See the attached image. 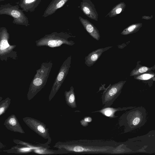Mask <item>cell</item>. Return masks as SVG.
Wrapping results in <instances>:
<instances>
[{
  "mask_svg": "<svg viewBox=\"0 0 155 155\" xmlns=\"http://www.w3.org/2000/svg\"><path fill=\"white\" fill-rule=\"evenodd\" d=\"M33 152L40 154H66L65 152L63 150L58 149V150L50 149L49 148H43L33 150Z\"/></svg>",
  "mask_w": 155,
  "mask_h": 155,
  "instance_id": "cell-19",
  "label": "cell"
},
{
  "mask_svg": "<svg viewBox=\"0 0 155 155\" xmlns=\"http://www.w3.org/2000/svg\"><path fill=\"white\" fill-rule=\"evenodd\" d=\"M4 125L6 128L11 131L21 134H25V132L14 114L9 116L5 120Z\"/></svg>",
  "mask_w": 155,
  "mask_h": 155,
  "instance_id": "cell-10",
  "label": "cell"
},
{
  "mask_svg": "<svg viewBox=\"0 0 155 155\" xmlns=\"http://www.w3.org/2000/svg\"><path fill=\"white\" fill-rule=\"evenodd\" d=\"M126 81H121L110 85L103 92L101 96L103 107H110L121 93Z\"/></svg>",
  "mask_w": 155,
  "mask_h": 155,
  "instance_id": "cell-7",
  "label": "cell"
},
{
  "mask_svg": "<svg viewBox=\"0 0 155 155\" xmlns=\"http://www.w3.org/2000/svg\"><path fill=\"white\" fill-rule=\"evenodd\" d=\"M154 75L150 74H144L137 77L136 79L141 80H147L152 78Z\"/></svg>",
  "mask_w": 155,
  "mask_h": 155,
  "instance_id": "cell-23",
  "label": "cell"
},
{
  "mask_svg": "<svg viewBox=\"0 0 155 155\" xmlns=\"http://www.w3.org/2000/svg\"><path fill=\"white\" fill-rule=\"evenodd\" d=\"M122 145L112 140H81L58 141L53 146L66 154H118L123 153Z\"/></svg>",
  "mask_w": 155,
  "mask_h": 155,
  "instance_id": "cell-1",
  "label": "cell"
},
{
  "mask_svg": "<svg viewBox=\"0 0 155 155\" xmlns=\"http://www.w3.org/2000/svg\"><path fill=\"white\" fill-rule=\"evenodd\" d=\"M5 0H0V1L1 2V1H4Z\"/></svg>",
  "mask_w": 155,
  "mask_h": 155,
  "instance_id": "cell-28",
  "label": "cell"
},
{
  "mask_svg": "<svg viewBox=\"0 0 155 155\" xmlns=\"http://www.w3.org/2000/svg\"><path fill=\"white\" fill-rule=\"evenodd\" d=\"M123 110H125V109L120 107L114 108L110 107H103L101 110L93 112L91 113L99 112L107 117L110 118H114L117 117L115 115V114L116 112Z\"/></svg>",
  "mask_w": 155,
  "mask_h": 155,
  "instance_id": "cell-18",
  "label": "cell"
},
{
  "mask_svg": "<svg viewBox=\"0 0 155 155\" xmlns=\"http://www.w3.org/2000/svg\"><path fill=\"white\" fill-rule=\"evenodd\" d=\"M69 0H52L42 15L46 17L51 15L62 7Z\"/></svg>",
  "mask_w": 155,
  "mask_h": 155,
  "instance_id": "cell-13",
  "label": "cell"
},
{
  "mask_svg": "<svg viewBox=\"0 0 155 155\" xmlns=\"http://www.w3.org/2000/svg\"><path fill=\"white\" fill-rule=\"evenodd\" d=\"M140 121V118L137 117L134 118L132 121V124L134 125H137L139 123Z\"/></svg>",
  "mask_w": 155,
  "mask_h": 155,
  "instance_id": "cell-25",
  "label": "cell"
},
{
  "mask_svg": "<svg viewBox=\"0 0 155 155\" xmlns=\"http://www.w3.org/2000/svg\"><path fill=\"white\" fill-rule=\"evenodd\" d=\"M53 65L51 61L43 62L37 70L27 95L28 100H31L45 86Z\"/></svg>",
  "mask_w": 155,
  "mask_h": 155,
  "instance_id": "cell-2",
  "label": "cell"
},
{
  "mask_svg": "<svg viewBox=\"0 0 155 155\" xmlns=\"http://www.w3.org/2000/svg\"><path fill=\"white\" fill-rule=\"evenodd\" d=\"M142 25V24L141 23L133 24L124 29L121 34L123 35H127L136 32Z\"/></svg>",
  "mask_w": 155,
  "mask_h": 155,
  "instance_id": "cell-21",
  "label": "cell"
},
{
  "mask_svg": "<svg viewBox=\"0 0 155 155\" xmlns=\"http://www.w3.org/2000/svg\"><path fill=\"white\" fill-rule=\"evenodd\" d=\"M148 70V68L145 66H143L140 67L135 71L132 72L131 75H137L139 74L142 73L146 72Z\"/></svg>",
  "mask_w": 155,
  "mask_h": 155,
  "instance_id": "cell-24",
  "label": "cell"
},
{
  "mask_svg": "<svg viewBox=\"0 0 155 155\" xmlns=\"http://www.w3.org/2000/svg\"><path fill=\"white\" fill-rule=\"evenodd\" d=\"M80 7L81 11L88 17L98 21V14L94 4L90 0H82L81 2Z\"/></svg>",
  "mask_w": 155,
  "mask_h": 155,
  "instance_id": "cell-9",
  "label": "cell"
},
{
  "mask_svg": "<svg viewBox=\"0 0 155 155\" xmlns=\"http://www.w3.org/2000/svg\"><path fill=\"white\" fill-rule=\"evenodd\" d=\"M11 99L7 97L0 101V116H1L6 112L11 103Z\"/></svg>",
  "mask_w": 155,
  "mask_h": 155,
  "instance_id": "cell-22",
  "label": "cell"
},
{
  "mask_svg": "<svg viewBox=\"0 0 155 155\" xmlns=\"http://www.w3.org/2000/svg\"><path fill=\"white\" fill-rule=\"evenodd\" d=\"M19 7L17 4L13 5L9 3L0 5V15L11 16L13 18L12 23L14 24L27 27L30 25L28 18Z\"/></svg>",
  "mask_w": 155,
  "mask_h": 155,
  "instance_id": "cell-5",
  "label": "cell"
},
{
  "mask_svg": "<svg viewBox=\"0 0 155 155\" xmlns=\"http://www.w3.org/2000/svg\"><path fill=\"white\" fill-rule=\"evenodd\" d=\"M75 37L65 32H54L45 35L43 37L36 40L35 43L38 47L46 46L53 48L63 44L72 46L75 44L74 42L68 39Z\"/></svg>",
  "mask_w": 155,
  "mask_h": 155,
  "instance_id": "cell-3",
  "label": "cell"
},
{
  "mask_svg": "<svg viewBox=\"0 0 155 155\" xmlns=\"http://www.w3.org/2000/svg\"><path fill=\"white\" fill-rule=\"evenodd\" d=\"M79 19L84 27L88 33L94 39L98 41L100 35L98 30L87 19H84L81 17H79Z\"/></svg>",
  "mask_w": 155,
  "mask_h": 155,
  "instance_id": "cell-12",
  "label": "cell"
},
{
  "mask_svg": "<svg viewBox=\"0 0 155 155\" xmlns=\"http://www.w3.org/2000/svg\"><path fill=\"white\" fill-rule=\"evenodd\" d=\"M2 97H0V101H2Z\"/></svg>",
  "mask_w": 155,
  "mask_h": 155,
  "instance_id": "cell-27",
  "label": "cell"
},
{
  "mask_svg": "<svg viewBox=\"0 0 155 155\" xmlns=\"http://www.w3.org/2000/svg\"><path fill=\"white\" fill-rule=\"evenodd\" d=\"M10 35L5 27L0 28V59L2 61L7 62L8 59L17 60L18 58L17 52L14 49L16 45L10 43Z\"/></svg>",
  "mask_w": 155,
  "mask_h": 155,
  "instance_id": "cell-4",
  "label": "cell"
},
{
  "mask_svg": "<svg viewBox=\"0 0 155 155\" xmlns=\"http://www.w3.org/2000/svg\"><path fill=\"white\" fill-rule=\"evenodd\" d=\"M3 151L9 153L25 154L33 152V150L25 146L18 144L12 147L10 149L3 150Z\"/></svg>",
  "mask_w": 155,
  "mask_h": 155,
  "instance_id": "cell-16",
  "label": "cell"
},
{
  "mask_svg": "<svg viewBox=\"0 0 155 155\" xmlns=\"http://www.w3.org/2000/svg\"><path fill=\"white\" fill-rule=\"evenodd\" d=\"M41 0H20L15 2L24 12H33L39 5Z\"/></svg>",
  "mask_w": 155,
  "mask_h": 155,
  "instance_id": "cell-14",
  "label": "cell"
},
{
  "mask_svg": "<svg viewBox=\"0 0 155 155\" xmlns=\"http://www.w3.org/2000/svg\"><path fill=\"white\" fill-rule=\"evenodd\" d=\"M13 141L15 143L17 144H19L28 147L33 150L35 149L43 148H49L50 146L49 144L51 143V142L48 140L47 142L45 143H39L38 144H33L27 142H26L21 140L14 139Z\"/></svg>",
  "mask_w": 155,
  "mask_h": 155,
  "instance_id": "cell-15",
  "label": "cell"
},
{
  "mask_svg": "<svg viewBox=\"0 0 155 155\" xmlns=\"http://www.w3.org/2000/svg\"><path fill=\"white\" fill-rule=\"evenodd\" d=\"M112 47L100 48L91 52L85 57V64L88 67H91L97 61L104 52Z\"/></svg>",
  "mask_w": 155,
  "mask_h": 155,
  "instance_id": "cell-11",
  "label": "cell"
},
{
  "mask_svg": "<svg viewBox=\"0 0 155 155\" xmlns=\"http://www.w3.org/2000/svg\"><path fill=\"white\" fill-rule=\"evenodd\" d=\"M22 119L30 128L39 135L45 139L51 140L49 133V129L44 123L30 117H26Z\"/></svg>",
  "mask_w": 155,
  "mask_h": 155,
  "instance_id": "cell-8",
  "label": "cell"
},
{
  "mask_svg": "<svg viewBox=\"0 0 155 155\" xmlns=\"http://www.w3.org/2000/svg\"><path fill=\"white\" fill-rule=\"evenodd\" d=\"M71 56H69L63 62L53 83L48 97L50 101L58 92L68 74L71 63Z\"/></svg>",
  "mask_w": 155,
  "mask_h": 155,
  "instance_id": "cell-6",
  "label": "cell"
},
{
  "mask_svg": "<svg viewBox=\"0 0 155 155\" xmlns=\"http://www.w3.org/2000/svg\"><path fill=\"white\" fill-rule=\"evenodd\" d=\"M65 100L67 104L72 108L77 107L74 89L71 86L69 91H65L64 93Z\"/></svg>",
  "mask_w": 155,
  "mask_h": 155,
  "instance_id": "cell-17",
  "label": "cell"
},
{
  "mask_svg": "<svg viewBox=\"0 0 155 155\" xmlns=\"http://www.w3.org/2000/svg\"><path fill=\"white\" fill-rule=\"evenodd\" d=\"M126 6V5L124 2H120L114 6L107 15H108L109 17L115 16L123 12Z\"/></svg>",
  "mask_w": 155,
  "mask_h": 155,
  "instance_id": "cell-20",
  "label": "cell"
},
{
  "mask_svg": "<svg viewBox=\"0 0 155 155\" xmlns=\"http://www.w3.org/2000/svg\"><path fill=\"white\" fill-rule=\"evenodd\" d=\"M153 15H151L150 16H143L142 17V18L146 20L150 19L153 18Z\"/></svg>",
  "mask_w": 155,
  "mask_h": 155,
  "instance_id": "cell-26",
  "label": "cell"
}]
</instances>
